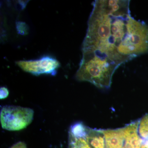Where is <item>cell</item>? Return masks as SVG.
<instances>
[{"label":"cell","mask_w":148,"mask_h":148,"mask_svg":"<svg viewBox=\"0 0 148 148\" xmlns=\"http://www.w3.org/2000/svg\"><path fill=\"white\" fill-rule=\"evenodd\" d=\"M128 0H96L88 22L82 56L116 71L148 52V26L130 14Z\"/></svg>","instance_id":"1"},{"label":"cell","mask_w":148,"mask_h":148,"mask_svg":"<svg viewBox=\"0 0 148 148\" xmlns=\"http://www.w3.org/2000/svg\"><path fill=\"white\" fill-rule=\"evenodd\" d=\"M34 116V110L29 108L5 106L1 109V125L3 129L9 131L21 130L31 124Z\"/></svg>","instance_id":"2"},{"label":"cell","mask_w":148,"mask_h":148,"mask_svg":"<svg viewBox=\"0 0 148 148\" xmlns=\"http://www.w3.org/2000/svg\"><path fill=\"white\" fill-rule=\"evenodd\" d=\"M16 64L24 71L37 76L42 74L54 75L60 66L58 60L49 56L36 60L18 61Z\"/></svg>","instance_id":"3"},{"label":"cell","mask_w":148,"mask_h":148,"mask_svg":"<svg viewBox=\"0 0 148 148\" xmlns=\"http://www.w3.org/2000/svg\"><path fill=\"white\" fill-rule=\"evenodd\" d=\"M86 126L82 122L72 125L69 131V148H91L85 137Z\"/></svg>","instance_id":"4"},{"label":"cell","mask_w":148,"mask_h":148,"mask_svg":"<svg viewBox=\"0 0 148 148\" xmlns=\"http://www.w3.org/2000/svg\"><path fill=\"white\" fill-rule=\"evenodd\" d=\"M104 133L106 148H122L124 138L122 128L102 130Z\"/></svg>","instance_id":"5"},{"label":"cell","mask_w":148,"mask_h":148,"mask_svg":"<svg viewBox=\"0 0 148 148\" xmlns=\"http://www.w3.org/2000/svg\"><path fill=\"white\" fill-rule=\"evenodd\" d=\"M85 137L91 148H106L102 130L92 129L86 126Z\"/></svg>","instance_id":"6"},{"label":"cell","mask_w":148,"mask_h":148,"mask_svg":"<svg viewBox=\"0 0 148 148\" xmlns=\"http://www.w3.org/2000/svg\"><path fill=\"white\" fill-rule=\"evenodd\" d=\"M137 121L139 135L140 136L148 135V114L145 115Z\"/></svg>","instance_id":"7"},{"label":"cell","mask_w":148,"mask_h":148,"mask_svg":"<svg viewBox=\"0 0 148 148\" xmlns=\"http://www.w3.org/2000/svg\"><path fill=\"white\" fill-rule=\"evenodd\" d=\"M16 29L18 33L21 35H26L29 33V28L25 22L17 21L16 22Z\"/></svg>","instance_id":"8"},{"label":"cell","mask_w":148,"mask_h":148,"mask_svg":"<svg viewBox=\"0 0 148 148\" xmlns=\"http://www.w3.org/2000/svg\"><path fill=\"white\" fill-rule=\"evenodd\" d=\"M0 98L1 99L6 98L9 95V91L6 88L2 87L0 89Z\"/></svg>","instance_id":"9"},{"label":"cell","mask_w":148,"mask_h":148,"mask_svg":"<svg viewBox=\"0 0 148 148\" xmlns=\"http://www.w3.org/2000/svg\"><path fill=\"white\" fill-rule=\"evenodd\" d=\"M140 137L142 139V144L140 148H148V135L142 137L140 136Z\"/></svg>","instance_id":"10"},{"label":"cell","mask_w":148,"mask_h":148,"mask_svg":"<svg viewBox=\"0 0 148 148\" xmlns=\"http://www.w3.org/2000/svg\"><path fill=\"white\" fill-rule=\"evenodd\" d=\"M10 148H27L26 144L24 142H19L14 145Z\"/></svg>","instance_id":"11"}]
</instances>
